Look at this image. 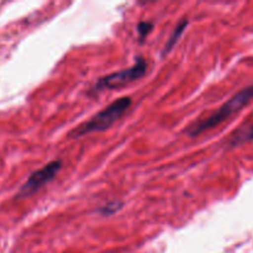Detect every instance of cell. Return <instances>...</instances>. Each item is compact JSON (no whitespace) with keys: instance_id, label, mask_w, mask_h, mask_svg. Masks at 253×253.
I'll list each match as a JSON object with an SVG mask.
<instances>
[{"instance_id":"obj_3","label":"cell","mask_w":253,"mask_h":253,"mask_svg":"<svg viewBox=\"0 0 253 253\" xmlns=\"http://www.w3.org/2000/svg\"><path fill=\"white\" fill-rule=\"evenodd\" d=\"M147 61L142 58V57H140L128 68L119 72H114V73L99 78V81L94 84L90 91L91 93H99V91L106 90V89H119L125 85H128V84L142 78L146 74V72H147Z\"/></svg>"},{"instance_id":"obj_1","label":"cell","mask_w":253,"mask_h":253,"mask_svg":"<svg viewBox=\"0 0 253 253\" xmlns=\"http://www.w3.org/2000/svg\"><path fill=\"white\" fill-rule=\"evenodd\" d=\"M252 99L253 85H249L242 89V90H240L239 93L235 94L232 98H230L224 105L220 106L211 115H209L205 119H202L198 123H194L192 126H189L188 127V135L190 137H195V136L200 135V133L205 132V131L210 130V128H214L215 126L220 125L225 120H227L230 116L235 115L240 110H242L247 104L251 103Z\"/></svg>"},{"instance_id":"obj_2","label":"cell","mask_w":253,"mask_h":253,"mask_svg":"<svg viewBox=\"0 0 253 253\" xmlns=\"http://www.w3.org/2000/svg\"><path fill=\"white\" fill-rule=\"evenodd\" d=\"M131 104H132V100H131L130 96L119 98L118 100L109 104L106 108H104L103 110L99 111L96 115H94L93 118L89 119L88 121L77 126V127L71 132V136L72 137L77 138L84 135H89V133L100 132V131L108 130L111 125H114L116 121L120 120V118H123L124 114H125L126 111L128 110V108L131 106Z\"/></svg>"},{"instance_id":"obj_4","label":"cell","mask_w":253,"mask_h":253,"mask_svg":"<svg viewBox=\"0 0 253 253\" xmlns=\"http://www.w3.org/2000/svg\"><path fill=\"white\" fill-rule=\"evenodd\" d=\"M61 168L62 161L54 160L52 161V162L47 163V165L43 166L42 168H40L39 170H35V172L27 178V180L24 183V185L20 188L16 197L27 198L30 197V195L35 194V193H36L37 190L41 189L43 185H46L47 183L53 180V178L56 177L57 173L61 170Z\"/></svg>"},{"instance_id":"obj_5","label":"cell","mask_w":253,"mask_h":253,"mask_svg":"<svg viewBox=\"0 0 253 253\" xmlns=\"http://www.w3.org/2000/svg\"><path fill=\"white\" fill-rule=\"evenodd\" d=\"M253 141V124L242 126L239 130L235 131L229 138V146L237 147V146L245 145Z\"/></svg>"},{"instance_id":"obj_6","label":"cell","mask_w":253,"mask_h":253,"mask_svg":"<svg viewBox=\"0 0 253 253\" xmlns=\"http://www.w3.org/2000/svg\"><path fill=\"white\" fill-rule=\"evenodd\" d=\"M187 26H188V20L187 19L182 20V21H180L179 24L177 25V27H175V29L173 30L172 35H170L169 39H168V41H167V43H166L165 49H163V54L168 53V52H169L170 49H172L173 47H174V44L177 43V41H178V40H179V37L182 36L183 32H184L185 27H187Z\"/></svg>"},{"instance_id":"obj_7","label":"cell","mask_w":253,"mask_h":253,"mask_svg":"<svg viewBox=\"0 0 253 253\" xmlns=\"http://www.w3.org/2000/svg\"><path fill=\"white\" fill-rule=\"evenodd\" d=\"M153 29V24L152 22H148V21H142L137 25V32H138V36H140V41L142 42L143 40L147 37V35L152 31Z\"/></svg>"},{"instance_id":"obj_8","label":"cell","mask_w":253,"mask_h":253,"mask_svg":"<svg viewBox=\"0 0 253 253\" xmlns=\"http://www.w3.org/2000/svg\"><path fill=\"white\" fill-rule=\"evenodd\" d=\"M115 207H118V204H116V203H113V204L108 205V207H105L103 209V214H111V212H115L116 211Z\"/></svg>"}]
</instances>
